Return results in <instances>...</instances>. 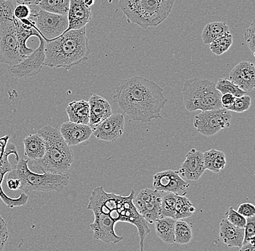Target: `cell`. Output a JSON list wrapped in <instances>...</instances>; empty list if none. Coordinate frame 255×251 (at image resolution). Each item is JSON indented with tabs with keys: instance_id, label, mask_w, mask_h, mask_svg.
<instances>
[{
	"instance_id": "obj_30",
	"label": "cell",
	"mask_w": 255,
	"mask_h": 251,
	"mask_svg": "<svg viewBox=\"0 0 255 251\" xmlns=\"http://www.w3.org/2000/svg\"><path fill=\"white\" fill-rule=\"evenodd\" d=\"M233 44V36L229 32L215 39L210 44V49L211 52L215 55H222L223 53L227 52Z\"/></svg>"
},
{
	"instance_id": "obj_23",
	"label": "cell",
	"mask_w": 255,
	"mask_h": 251,
	"mask_svg": "<svg viewBox=\"0 0 255 251\" xmlns=\"http://www.w3.org/2000/svg\"><path fill=\"white\" fill-rule=\"evenodd\" d=\"M176 219L171 217H161L154 224L155 233L159 239L167 244L175 243V225Z\"/></svg>"
},
{
	"instance_id": "obj_6",
	"label": "cell",
	"mask_w": 255,
	"mask_h": 251,
	"mask_svg": "<svg viewBox=\"0 0 255 251\" xmlns=\"http://www.w3.org/2000/svg\"><path fill=\"white\" fill-rule=\"evenodd\" d=\"M183 103L188 112L222 109L221 93L215 83L206 79H189L183 84Z\"/></svg>"
},
{
	"instance_id": "obj_3",
	"label": "cell",
	"mask_w": 255,
	"mask_h": 251,
	"mask_svg": "<svg viewBox=\"0 0 255 251\" xmlns=\"http://www.w3.org/2000/svg\"><path fill=\"white\" fill-rule=\"evenodd\" d=\"M37 133L45 141L46 151L42 158L32 161V168L42 172L63 174L74 161L71 147L65 142L60 130L50 125L43 127Z\"/></svg>"
},
{
	"instance_id": "obj_44",
	"label": "cell",
	"mask_w": 255,
	"mask_h": 251,
	"mask_svg": "<svg viewBox=\"0 0 255 251\" xmlns=\"http://www.w3.org/2000/svg\"><path fill=\"white\" fill-rule=\"evenodd\" d=\"M84 3L88 7H91L95 4V0H84Z\"/></svg>"
},
{
	"instance_id": "obj_39",
	"label": "cell",
	"mask_w": 255,
	"mask_h": 251,
	"mask_svg": "<svg viewBox=\"0 0 255 251\" xmlns=\"http://www.w3.org/2000/svg\"><path fill=\"white\" fill-rule=\"evenodd\" d=\"M237 211H238L239 214L246 217V218L254 217V216H255V207L253 203H242V204H240V206H239Z\"/></svg>"
},
{
	"instance_id": "obj_31",
	"label": "cell",
	"mask_w": 255,
	"mask_h": 251,
	"mask_svg": "<svg viewBox=\"0 0 255 251\" xmlns=\"http://www.w3.org/2000/svg\"><path fill=\"white\" fill-rule=\"evenodd\" d=\"M176 170H168L159 171L156 173L153 177V187L154 190L157 191L165 192L169 184L170 183L172 178Z\"/></svg>"
},
{
	"instance_id": "obj_4",
	"label": "cell",
	"mask_w": 255,
	"mask_h": 251,
	"mask_svg": "<svg viewBox=\"0 0 255 251\" xmlns=\"http://www.w3.org/2000/svg\"><path fill=\"white\" fill-rule=\"evenodd\" d=\"M175 0H119L127 22L141 28L157 26L169 16Z\"/></svg>"
},
{
	"instance_id": "obj_42",
	"label": "cell",
	"mask_w": 255,
	"mask_h": 251,
	"mask_svg": "<svg viewBox=\"0 0 255 251\" xmlns=\"http://www.w3.org/2000/svg\"><path fill=\"white\" fill-rule=\"evenodd\" d=\"M15 4H25V5L33 7V6L39 5L41 0H12Z\"/></svg>"
},
{
	"instance_id": "obj_13",
	"label": "cell",
	"mask_w": 255,
	"mask_h": 251,
	"mask_svg": "<svg viewBox=\"0 0 255 251\" xmlns=\"http://www.w3.org/2000/svg\"><path fill=\"white\" fill-rule=\"evenodd\" d=\"M11 154H15L17 161H18L19 157L15 146L10 143H8L4 153L0 160V198L8 207L15 208L26 204L28 201V196L25 194V193H23L20 195L18 198H12L8 197L3 191L2 187H1L3 179H4V175L12 169L10 164L8 162V157Z\"/></svg>"
},
{
	"instance_id": "obj_1",
	"label": "cell",
	"mask_w": 255,
	"mask_h": 251,
	"mask_svg": "<svg viewBox=\"0 0 255 251\" xmlns=\"http://www.w3.org/2000/svg\"><path fill=\"white\" fill-rule=\"evenodd\" d=\"M113 99L133 121L141 122L162 119L161 110L168 101L158 84L141 76L121 81Z\"/></svg>"
},
{
	"instance_id": "obj_34",
	"label": "cell",
	"mask_w": 255,
	"mask_h": 251,
	"mask_svg": "<svg viewBox=\"0 0 255 251\" xmlns=\"http://www.w3.org/2000/svg\"><path fill=\"white\" fill-rule=\"evenodd\" d=\"M225 215H226V219L234 226L245 228L247 222L246 217L239 214L238 211H236L234 208H229Z\"/></svg>"
},
{
	"instance_id": "obj_15",
	"label": "cell",
	"mask_w": 255,
	"mask_h": 251,
	"mask_svg": "<svg viewBox=\"0 0 255 251\" xmlns=\"http://www.w3.org/2000/svg\"><path fill=\"white\" fill-rule=\"evenodd\" d=\"M229 80L244 91H251L255 87V66L253 63L242 61L230 73Z\"/></svg>"
},
{
	"instance_id": "obj_17",
	"label": "cell",
	"mask_w": 255,
	"mask_h": 251,
	"mask_svg": "<svg viewBox=\"0 0 255 251\" xmlns=\"http://www.w3.org/2000/svg\"><path fill=\"white\" fill-rule=\"evenodd\" d=\"M92 131L93 130L89 125L71 121L64 122L60 129L62 136L69 146H77L86 142L92 136Z\"/></svg>"
},
{
	"instance_id": "obj_19",
	"label": "cell",
	"mask_w": 255,
	"mask_h": 251,
	"mask_svg": "<svg viewBox=\"0 0 255 251\" xmlns=\"http://www.w3.org/2000/svg\"><path fill=\"white\" fill-rule=\"evenodd\" d=\"M88 102L90 108L89 125L93 130L99 124L112 115L113 112L111 104L103 96L92 94Z\"/></svg>"
},
{
	"instance_id": "obj_29",
	"label": "cell",
	"mask_w": 255,
	"mask_h": 251,
	"mask_svg": "<svg viewBox=\"0 0 255 251\" xmlns=\"http://www.w3.org/2000/svg\"><path fill=\"white\" fill-rule=\"evenodd\" d=\"M176 196L177 195L174 194V193L162 191L161 217H171V218L175 219Z\"/></svg>"
},
{
	"instance_id": "obj_38",
	"label": "cell",
	"mask_w": 255,
	"mask_h": 251,
	"mask_svg": "<svg viewBox=\"0 0 255 251\" xmlns=\"http://www.w3.org/2000/svg\"><path fill=\"white\" fill-rule=\"evenodd\" d=\"M8 237H9V234H8L7 224L0 215V251H2L4 249Z\"/></svg>"
},
{
	"instance_id": "obj_37",
	"label": "cell",
	"mask_w": 255,
	"mask_h": 251,
	"mask_svg": "<svg viewBox=\"0 0 255 251\" xmlns=\"http://www.w3.org/2000/svg\"><path fill=\"white\" fill-rule=\"evenodd\" d=\"M31 11L29 6L25 4H17L14 8V17L19 20L28 18L31 17Z\"/></svg>"
},
{
	"instance_id": "obj_14",
	"label": "cell",
	"mask_w": 255,
	"mask_h": 251,
	"mask_svg": "<svg viewBox=\"0 0 255 251\" xmlns=\"http://www.w3.org/2000/svg\"><path fill=\"white\" fill-rule=\"evenodd\" d=\"M94 214L95 221L90 224L94 239L106 243H118L124 239V237L116 235L115 232L116 223L113 219L101 213H94Z\"/></svg>"
},
{
	"instance_id": "obj_11",
	"label": "cell",
	"mask_w": 255,
	"mask_h": 251,
	"mask_svg": "<svg viewBox=\"0 0 255 251\" xmlns=\"http://www.w3.org/2000/svg\"><path fill=\"white\" fill-rule=\"evenodd\" d=\"M162 191L144 188L133 197V203L138 212L147 223L154 224L161 217Z\"/></svg>"
},
{
	"instance_id": "obj_27",
	"label": "cell",
	"mask_w": 255,
	"mask_h": 251,
	"mask_svg": "<svg viewBox=\"0 0 255 251\" xmlns=\"http://www.w3.org/2000/svg\"><path fill=\"white\" fill-rule=\"evenodd\" d=\"M196 209L186 195H177L175 208V219L189 218L195 212Z\"/></svg>"
},
{
	"instance_id": "obj_43",
	"label": "cell",
	"mask_w": 255,
	"mask_h": 251,
	"mask_svg": "<svg viewBox=\"0 0 255 251\" xmlns=\"http://www.w3.org/2000/svg\"><path fill=\"white\" fill-rule=\"evenodd\" d=\"M255 240H252L250 242L242 245V247L239 249L240 251H255Z\"/></svg>"
},
{
	"instance_id": "obj_41",
	"label": "cell",
	"mask_w": 255,
	"mask_h": 251,
	"mask_svg": "<svg viewBox=\"0 0 255 251\" xmlns=\"http://www.w3.org/2000/svg\"><path fill=\"white\" fill-rule=\"evenodd\" d=\"M7 185L11 190H20V182L17 178H7Z\"/></svg>"
},
{
	"instance_id": "obj_35",
	"label": "cell",
	"mask_w": 255,
	"mask_h": 251,
	"mask_svg": "<svg viewBox=\"0 0 255 251\" xmlns=\"http://www.w3.org/2000/svg\"><path fill=\"white\" fill-rule=\"evenodd\" d=\"M244 37L246 41L247 47L251 51L253 55H255V20H253L251 24L247 28L245 33Z\"/></svg>"
},
{
	"instance_id": "obj_20",
	"label": "cell",
	"mask_w": 255,
	"mask_h": 251,
	"mask_svg": "<svg viewBox=\"0 0 255 251\" xmlns=\"http://www.w3.org/2000/svg\"><path fill=\"white\" fill-rule=\"evenodd\" d=\"M245 236V228L234 226L226 219H222L219 225V237L221 242L229 248L242 247Z\"/></svg>"
},
{
	"instance_id": "obj_25",
	"label": "cell",
	"mask_w": 255,
	"mask_h": 251,
	"mask_svg": "<svg viewBox=\"0 0 255 251\" xmlns=\"http://www.w3.org/2000/svg\"><path fill=\"white\" fill-rule=\"evenodd\" d=\"M229 32V28L224 22L207 23L202 30V39L205 44H210L215 39Z\"/></svg>"
},
{
	"instance_id": "obj_36",
	"label": "cell",
	"mask_w": 255,
	"mask_h": 251,
	"mask_svg": "<svg viewBox=\"0 0 255 251\" xmlns=\"http://www.w3.org/2000/svg\"><path fill=\"white\" fill-rule=\"evenodd\" d=\"M255 239V217L247 218L246 225L245 227V236H244L243 243L245 244L250 242L252 240Z\"/></svg>"
},
{
	"instance_id": "obj_33",
	"label": "cell",
	"mask_w": 255,
	"mask_h": 251,
	"mask_svg": "<svg viewBox=\"0 0 255 251\" xmlns=\"http://www.w3.org/2000/svg\"><path fill=\"white\" fill-rule=\"evenodd\" d=\"M251 97L245 94L240 96V97H236L234 103L226 109L230 111V112L242 113V112H245L248 110L250 106H251Z\"/></svg>"
},
{
	"instance_id": "obj_9",
	"label": "cell",
	"mask_w": 255,
	"mask_h": 251,
	"mask_svg": "<svg viewBox=\"0 0 255 251\" xmlns=\"http://www.w3.org/2000/svg\"><path fill=\"white\" fill-rule=\"evenodd\" d=\"M232 116L230 111L222 109L204 111L194 117V128L200 134L213 136L231 125Z\"/></svg>"
},
{
	"instance_id": "obj_24",
	"label": "cell",
	"mask_w": 255,
	"mask_h": 251,
	"mask_svg": "<svg viewBox=\"0 0 255 251\" xmlns=\"http://www.w3.org/2000/svg\"><path fill=\"white\" fill-rule=\"evenodd\" d=\"M203 156L205 169L213 173H218L222 170L227 163L226 155L221 151L212 149L203 153Z\"/></svg>"
},
{
	"instance_id": "obj_2",
	"label": "cell",
	"mask_w": 255,
	"mask_h": 251,
	"mask_svg": "<svg viewBox=\"0 0 255 251\" xmlns=\"http://www.w3.org/2000/svg\"><path fill=\"white\" fill-rule=\"evenodd\" d=\"M44 66L64 68L69 71L73 66L87 61L90 55L86 27L70 30L55 39L45 41Z\"/></svg>"
},
{
	"instance_id": "obj_18",
	"label": "cell",
	"mask_w": 255,
	"mask_h": 251,
	"mask_svg": "<svg viewBox=\"0 0 255 251\" xmlns=\"http://www.w3.org/2000/svg\"><path fill=\"white\" fill-rule=\"evenodd\" d=\"M92 10L84 0H70L68 9V27L67 31L84 28L92 19Z\"/></svg>"
},
{
	"instance_id": "obj_40",
	"label": "cell",
	"mask_w": 255,
	"mask_h": 251,
	"mask_svg": "<svg viewBox=\"0 0 255 251\" xmlns=\"http://www.w3.org/2000/svg\"><path fill=\"white\" fill-rule=\"evenodd\" d=\"M235 98L234 95L230 94V93L221 95V101L223 107L227 109L229 106H230L234 103Z\"/></svg>"
},
{
	"instance_id": "obj_5",
	"label": "cell",
	"mask_w": 255,
	"mask_h": 251,
	"mask_svg": "<svg viewBox=\"0 0 255 251\" xmlns=\"http://www.w3.org/2000/svg\"><path fill=\"white\" fill-rule=\"evenodd\" d=\"M28 160L19 158L17 165L8 173L7 178H17L20 180V190L24 193L30 191L60 192L65 190L69 184L68 174H42L33 172L28 168Z\"/></svg>"
},
{
	"instance_id": "obj_16",
	"label": "cell",
	"mask_w": 255,
	"mask_h": 251,
	"mask_svg": "<svg viewBox=\"0 0 255 251\" xmlns=\"http://www.w3.org/2000/svg\"><path fill=\"white\" fill-rule=\"evenodd\" d=\"M206 170L204 164L203 153L192 149L186 154V159L180 167V175L188 180L197 181Z\"/></svg>"
},
{
	"instance_id": "obj_8",
	"label": "cell",
	"mask_w": 255,
	"mask_h": 251,
	"mask_svg": "<svg viewBox=\"0 0 255 251\" xmlns=\"http://www.w3.org/2000/svg\"><path fill=\"white\" fill-rule=\"evenodd\" d=\"M31 17L36 19L34 21L36 29L45 41L58 37L68 29L67 15L41 9L39 11L32 10Z\"/></svg>"
},
{
	"instance_id": "obj_7",
	"label": "cell",
	"mask_w": 255,
	"mask_h": 251,
	"mask_svg": "<svg viewBox=\"0 0 255 251\" xmlns=\"http://www.w3.org/2000/svg\"><path fill=\"white\" fill-rule=\"evenodd\" d=\"M23 58L17 41L15 17L0 19V63L14 65Z\"/></svg>"
},
{
	"instance_id": "obj_21",
	"label": "cell",
	"mask_w": 255,
	"mask_h": 251,
	"mask_svg": "<svg viewBox=\"0 0 255 251\" xmlns=\"http://www.w3.org/2000/svg\"><path fill=\"white\" fill-rule=\"evenodd\" d=\"M24 154L29 160H37L45 154L46 144L44 138L39 134H30L24 138Z\"/></svg>"
},
{
	"instance_id": "obj_28",
	"label": "cell",
	"mask_w": 255,
	"mask_h": 251,
	"mask_svg": "<svg viewBox=\"0 0 255 251\" xmlns=\"http://www.w3.org/2000/svg\"><path fill=\"white\" fill-rule=\"evenodd\" d=\"M39 5L40 8L48 12L67 15L70 0H41Z\"/></svg>"
},
{
	"instance_id": "obj_22",
	"label": "cell",
	"mask_w": 255,
	"mask_h": 251,
	"mask_svg": "<svg viewBox=\"0 0 255 251\" xmlns=\"http://www.w3.org/2000/svg\"><path fill=\"white\" fill-rule=\"evenodd\" d=\"M69 121L89 125L90 108L85 100L71 101L66 107Z\"/></svg>"
},
{
	"instance_id": "obj_32",
	"label": "cell",
	"mask_w": 255,
	"mask_h": 251,
	"mask_svg": "<svg viewBox=\"0 0 255 251\" xmlns=\"http://www.w3.org/2000/svg\"><path fill=\"white\" fill-rule=\"evenodd\" d=\"M215 87L219 90L221 95L230 93L234 95L235 97H240L247 93L235 85L232 81L226 79H220L215 84Z\"/></svg>"
},
{
	"instance_id": "obj_26",
	"label": "cell",
	"mask_w": 255,
	"mask_h": 251,
	"mask_svg": "<svg viewBox=\"0 0 255 251\" xmlns=\"http://www.w3.org/2000/svg\"><path fill=\"white\" fill-rule=\"evenodd\" d=\"M175 243L179 245H186L192 240L191 225L182 219H177L175 225Z\"/></svg>"
},
{
	"instance_id": "obj_12",
	"label": "cell",
	"mask_w": 255,
	"mask_h": 251,
	"mask_svg": "<svg viewBox=\"0 0 255 251\" xmlns=\"http://www.w3.org/2000/svg\"><path fill=\"white\" fill-rule=\"evenodd\" d=\"M125 119L121 113L112 114L94 128L92 134L97 139L113 142L124 133Z\"/></svg>"
},
{
	"instance_id": "obj_10",
	"label": "cell",
	"mask_w": 255,
	"mask_h": 251,
	"mask_svg": "<svg viewBox=\"0 0 255 251\" xmlns=\"http://www.w3.org/2000/svg\"><path fill=\"white\" fill-rule=\"evenodd\" d=\"M38 38L40 44L37 49L33 50L32 53L23 58L17 64L9 65L7 71L12 77L23 79L36 76L41 72L45 60V40L41 35Z\"/></svg>"
}]
</instances>
